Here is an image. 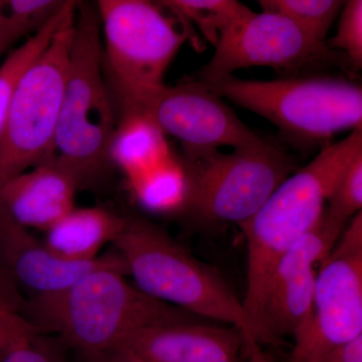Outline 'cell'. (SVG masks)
<instances>
[{"label":"cell","mask_w":362,"mask_h":362,"mask_svg":"<svg viewBox=\"0 0 362 362\" xmlns=\"http://www.w3.org/2000/svg\"><path fill=\"white\" fill-rule=\"evenodd\" d=\"M115 256L62 291L25 299L20 314L40 334L54 333L83 354L116 349L136 333L158 326L202 322L149 297L126 279Z\"/></svg>","instance_id":"cell-1"},{"label":"cell","mask_w":362,"mask_h":362,"mask_svg":"<svg viewBox=\"0 0 362 362\" xmlns=\"http://www.w3.org/2000/svg\"><path fill=\"white\" fill-rule=\"evenodd\" d=\"M362 154V129L329 143L306 166L286 178L250 220L239 226L247 242V287L242 303L267 343L263 313L279 259L319 223L338 181Z\"/></svg>","instance_id":"cell-2"},{"label":"cell","mask_w":362,"mask_h":362,"mask_svg":"<svg viewBox=\"0 0 362 362\" xmlns=\"http://www.w3.org/2000/svg\"><path fill=\"white\" fill-rule=\"evenodd\" d=\"M116 126L97 6L78 1L52 157L70 173L78 190L100 187L110 173Z\"/></svg>","instance_id":"cell-3"},{"label":"cell","mask_w":362,"mask_h":362,"mask_svg":"<svg viewBox=\"0 0 362 362\" xmlns=\"http://www.w3.org/2000/svg\"><path fill=\"white\" fill-rule=\"evenodd\" d=\"M133 284L149 297L197 318L228 324L258 341L242 301L216 272L151 221L125 216L114 240ZM259 342V341H258Z\"/></svg>","instance_id":"cell-4"},{"label":"cell","mask_w":362,"mask_h":362,"mask_svg":"<svg viewBox=\"0 0 362 362\" xmlns=\"http://www.w3.org/2000/svg\"><path fill=\"white\" fill-rule=\"evenodd\" d=\"M202 83L221 99L270 121L295 144H329L337 133L362 129L361 86L345 78L257 81L232 75Z\"/></svg>","instance_id":"cell-5"},{"label":"cell","mask_w":362,"mask_h":362,"mask_svg":"<svg viewBox=\"0 0 362 362\" xmlns=\"http://www.w3.org/2000/svg\"><path fill=\"white\" fill-rule=\"evenodd\" d=\"M105 77L120 106L164 85L169 66L187 40L189 21L166 1L100 0Z\"/></svg>","instance_id":"cell-6"},{"label":"cell","mask_w":362,"mask_h":362,"mask_svg":"<svg viewBox=\"0 0 362 362\" xmlns=\"http://www.w3.org/2000/svg\"><path fill=\"white\" fill-rule=\"evenodd\" d=\"M77 4L14 90L0 133V187L52 157Z\"/></svg>","instance_id":"cell-7"},{"label":"cell","mask_w":362,"mask_h":362,"mask_svg":"<svg viewBox=\"0 0 362 362\" xmlns=\"http://www.w3.org/2000/svg\"><path fill=\"white\" fill-rule=\"evenodd\" d=\"M182 168L187 182L182 206L202 221L239 226L296 171L292 159L273 144L185 156Z\"/></svg>","instance_id":"cell-8"},{"label":"cell","mask_w":362,"mask_h":362,"mask_svg":"<svg viewBox=\"0 0 362 362\" xmlns=\"http://www.w3.org/2000/svg\"><path fill=\"white\" fill-rule=\"evenodd\" d=\"M293 335L290 362L316 361L362 337L361 211L319 267L310 316Z\"/></svg>","instance_id":"cell-9"},{"label":"cell","mask_w":362,"mask_h":362,"mask_svg":"<svg viewBox=\"0 0 362 362\" xmlns=\"http://www.w3.org/2000/svg\"><path fill=\"white\" fill-rule=\"evenodd\" d=\"M213 58L199 71L202 82L232 76L251 66L296 71L317 64H330L354 70L341 52L307 35L299 26L278 13H254L235 23L216 44Z\"/></svg>","instance_id":"cell-10"},{"label":"cell","mask_w":362,"mask_h":362,"mask_svg":"<svg viewBox=\"0 0 362 362\" xmlns=\"http://www.w3.org/2000/svg\"><path fill=\"white\" fill-rule=\"evenodd\" d=\"M120 108L148 116L164 135L180 140L185 156H201L223 146L262 149L272 145L252 132L221 98L199 80L164 84Z\"/></svg>","instance_id":"cell-11"},{"label":"cell","mask_w":362,"mask_h":362,"mask_svg":"<svg viewBox=\"0 0 362 362\" xmlns=\"http://www.w3.org/2000/svg\"><path fill=\"white\" fill-rule=\"evenodd\" d=\"M114 256L115 252L86 263L64 261L49 251L44 240L16 223L0 204V266L18 290L28 293V298L62 291Z\"/></svg>","instance_id":"cell-12"},{"label":"cell","mask_w":362,"mask_h":362,"mask_svg":"<svg viewBox=\"0 0 362 362\" xmlns=\"http://www.w3.org/2000/svg\"><path fill=\"white\" fill-rule=\"evenodd\" d=\"M116 349L141 362H240L243 335L235 327L173 324L140 331Z\"/></svg>","instance_id":"cell-13"},{"label":"cell","mask_w":362,"mask_h":362,"mask_svg":"<svg viewBox=\"0 0 362 362\" xmlns=\"http://www.w3.org/2000/svg\"><path fill=\"white\" fill-rule=\"evenodd\" d=\"M77 183L54 157L0 187V204L16 223L45 230L75 206Z\"/></svg>","instance_id":"cell-14"},{"label":"cell","mask_w":362,"mask_h":362,"mask_svg":"<svg viewBox=\"0 0 362 362\" xmlns=\"http://www.w3.org/2000/svg\"><path fill=\"white\" fill-rule=\"evenodd\" d=\"M125 216L102 207H74L45 230L44 243L64 261L86 263L99 258L102 247L113 244Z\"/></svg>","instance_id":"cell-15"},{"label":"cell","mask_w":362,"mask_h":362,"mask_svg":"<svg viewBox=\"0 0 362 362\" xmlns=\"http://www.w3.org/2000/svg\"><path fill=\"white\" fill-rule=\"evenodd\" d=\"M113 165L129 182L168 159L165 135L148 116L133 109L120 108L110 149Z\"/></svg>","instance_id":"cell-16"},{"label":"cell","mask_w":362,"mask_h":362,"mask_svg":"<svg viewBox=\"0 0 362 362\" xmlns=\"http://www.w3.org/2000/svg\"><path fill=\"white\" fill-rule=\"evenodd\" d=\"M76 1L66 0L61 11L39 33L13 49L0 66V133L4 128L14 90L25 71L47 49L52 37Z\"/></svg>","instance_id":"cell-17"},{"label":"cell","mask_w":362,"mask_h":362,"mask_svg":"<svg viewBox=\"0 0 362 362\" xmlns=\"http://www.w3.org/2000/svg\"><path fill=\"white\" fill-rule=\"evenodd\" d=\"M66 0H0V44L6 49L44 28Z\"/></svg>","instance_id":"cell-18"},{"label":"cell","mask_w":362,"mask_h":362,"mask_svg":"<svg viewBox=\"0 0 362 362\" xmlns=\"http://www.w3.org/2000/svg\"><path fill=\"white\" fill-rule=\"evenodd\" d=\"M185 20L194 23L216 47L221 35L252 11L235 0H168Z\"/></svg>","instance_id":"cell-19"},{"label":"cell","mask_w":362,"mask_h":362,"mask_svg":"<svg viewBox=\"0 0 362 362\" xmlns=\"http://www.w3.org/2000/svg\"><path fill=\"white\" fill-rule=\"evenodd\" d=\"M263 11L278 13L293 21L307 35L325 42L331 26L341 13V0H259Z\"/></svg>","instance_id":"cell-20"},{"label":"cell","mask_w":362,"mask_h":362,"mask_svg":"<svg viewBox=\"0 0 362 362\" xmlns=\"http://www.w3.org/2000/svg\"><path fill=\"white\" fill-rule=\"evenodd\" d=\"M130 185L140 201L153 209L180 207L185 201V170L171 156Z\"/></svg>","instance_id":"cell-21"},{"label":"cell","mask_w":362,"mask_h":362,"mask_svg":"<svg viewBox=\"0 0 362 362\" xmlns=\"http://www.w3.org/2000/svg\"><path fill=\"white\" fill-rule=\"evenodd\" d=\"M362 209V154L350 163L333 189L325 214L346 225Z\"/></svg>","instance_id":"cell-22"},{"label":"cell","mask_w":362,"mask_h":362,"mask_svg":"<svg viewBox=\"0 0 362 362\" xmlns=\"http://www.w3.org/2000/svg\"><path fill=\"white\" fill-rule=\"evenodd\" d=\"M337 33L326 40V45L333 51L344 54L354 70L362 68V1H345L339 14Z\"/></svg>","instance_id":"cell-23"},{"label":"cell","mask_w":362,"mask_h":362,"mask_svg":"<svg viewBox=\"0 0 362 362\" xmlns=\"http://www.w3.org/2000/svg\"><path fill=\"white\" fill-rule=\"evenodd\" d=\"M40 335L33 330L16 338L0 351V362H59Z\"/></svg>","instance_id":"cell-24"},{"label":"cell","mask_w":362,"mask_h":362,"mask_svg":"<svg viewBox=\"0 0 362 362\" xmlns=\"http://www.w3.org/2000/svg\"><path fill=\"white\" fill-rule=\"evenodd\" d=\"M35 330L21 314L0 310V351L16 338Z\"/></svg>","instance_id":"cell-25"},{"label":"cell","mask_w":362,"mask_h":362,"mask_svg":"<svg viewBox=\"0 0 362 362\" xmlns=\"http://www.w3.org/2000/svg\"><path fill=\"white\" fill-rule=\"evenodd\" d=\"M20 290L16 287L2 267L0 266V309L18 313L25 298L20 295Z\"/></svg>","instance_id":"cell-26"},{"label":"cell","mask_w":362,"mask_h":362,"mask_svg":"<svg viewBox=\"0 0 362 362\" xmlns=\"http://www.w3.org/2000/svg\"><path fill=\"white\" fill-rule=\"evenodd\" d=\"M314 362H362V337L331 350Z\"/></svg>","instance_id":"cell-27"},{"label":"cell","mask_w":362,"mask_h":362,"mask_svg":"<svg viewBox=\"0 0 362 362\" xmlns=\"http://www.w3.org/2000/svg\"><path fill=\"white\" fill-rule=\"evenodd\" d=\"M87 362H141L121 349H111L97 354H84Z\"/></svg>","instance_id":"cell-28"},{"label":"cell","mask_w":362,"mask_h":362,"mask_svg":"<svg viewBox=\"0 0 362 362\" xmlns=\"http://www.w3.org/2000/svg\"><path fill=\"white\" fill-rule=\"evenodd\" d=\"M243 349L246 351L249 362H270L262 351L261 344L252 335L243 333Z\"/></svg>","instance_id":"cell-29"},{"label":"cell","mask_w":362,"mask_h":362,"mask_svg":"<svg viewBox=\"0 0 362 362\" xmlns=\"http://www.w3.org/2000/svg\"><path fill=\"white\" fill-rule=\"evenodd\" d=\"M6 51V47H4V45L0 44V56H1V54H4V52Z\"/></svg>","instance_id":"cell-30"},{"label":"cell","mask_w":362,"mask_h":362,"mask_svg":"<svg viewBox=\"0 0 362 362\" xmlns=\"http://www.w3.org/2000/svg\"><path fill=\"white\" fill-rule=\"evenodd\" d=\"M0 310H1V309H0ZM4 311H6V310H4Z\"/></svg>","instance_id":"cell-31"}]
</instances>
